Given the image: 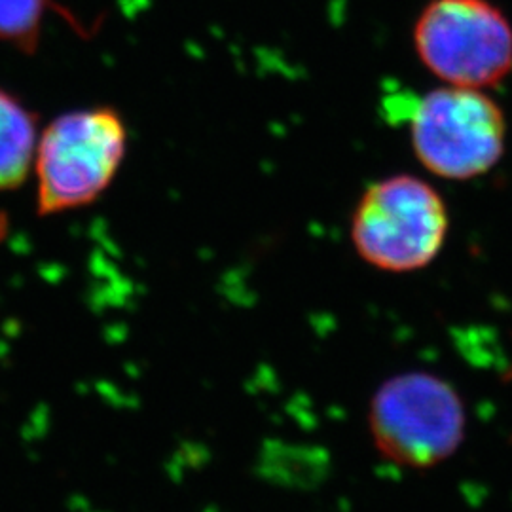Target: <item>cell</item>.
Here are the masks:
<instances>
[{
	"mask_svg": "<svg viewBox=\"0 0 512 512\" xmlns=\"http://www.w3.org/2000/svg\"><path fill=\"white\" fill-rule=\"evenodd\" d=\"M448 232L450 213L439 188L410 173L368 184L349 220L355 253L387 274L427 268L444 249Z\"/></svg>",
	"mask_w": 512,
	"mask_h": 512,
	"instance_id": "cell-1",
	"label": "cell"
},
{
	"mask_svg": "<svg viewBox=\"0 0 512 512\" xmlns=\"http://www.w3.org/2000/svg\"><path fill=\"white\" fill-rule=\"evenodd\" d=\"M406 124L414 158L442 181H475L505 156L507 116L486 90L440 84L414 97Z\"/></svg>",
	"mask_w": 512,
	"mask_h": 512,
	"instance_id": "cell-2",
	"label": "cell"
},
{
	"mask_svg": "<svg viewBox=\"0 0 512 512\" xmlns=\"http://www.w3.org/2000/svg\"><path fill=\"white\" fill-rule=\"evenodd\" d=\"M128 152V128L118 110L65 112L42 129L35 156L40 215L67 213L97 202L116 179Z\"/></svg>",
	"mask_w": 512,
	"mask_h": 512,
	"instance_id": "cell-3",
	"label": "cell"
},
{
	"mask_svg": "<svg viewBox=\"0 0 512 512\" xmlns=\"http://www.w3.org/2000/svg\"><path fill=\"white\" fill-rule=\"evenodd\" d=\"M412 48L440 84L492 92L512 73L511 19L494 0H427Z\"/></svg>",
	"mask_w": 512,
	"mask_h": 512,
	"instance_id": "cell-4",
	"label": "cell"
},
{
	"mask_svg": "<svg viewBox=\"0 0 512 512\" xmlns=\"http://www.w3.org/2000/svg\"><path fill=\"white\" fill-rule=\"evenodd\" d=\"M368 427L385 459L429 469L452 458L465 439V406L454 385L433 372H403L380 385Z\"/></svg>",
	"mask_w": 512,
	"mask_h": 512,
	"instance_id": "cell-5",
	"label": "cell"
},
{
	"mask_svg": "<svg viewBox=\"0 0 512 512\" xmlns=\"http://www.w3.org/2000/svg\"><path fill=\"white\" fill-rule=\"evenodd\" d=\"M38 139L37 112L18 95L0 88V192L16 190L29 179Z\"/></svg>",
	"mask_w": 512,
	"mask_h": 512,
	"instance_id": "cell-6",
	"label": "cell"
},
{
	"mask_svg": "<svg viewBox=\"0 0 512 512\" xmlns=\"http://www.w3.org/2000/svg\"><path fill=\"white\" fill-rule=\"evenodd\" d=\"M52 10L69 16L55 0H0V42L23 54H35L44 21Z\"/></svg>",
	"mask_w": 512,
	"mask_h": 512,
	"instance_id": "cell-7",
	"label": "cell"
}]
</instances>
